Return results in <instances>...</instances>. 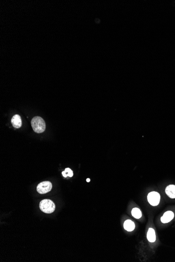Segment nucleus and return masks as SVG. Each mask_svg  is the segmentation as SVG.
Returning a JSON list of instances; mask_svg holds the SVG:
<instances>
[{
  "label": "nucleus",
  "mask_w": 175,
  "mask_h": 262,
  "mask_svg": "<svg viewBox=\"0 0 175 262\" xmlns=\"http://www.w3.org/2000/svg\"><path fill=\"white\" fill-rule=\"evenodd\" d=\"M31 125L33 130L35 132L40 134L43 132L46 129V123L42 118L36 116L31 121Z\"/></svg>",
  "instance_id": "nucleus-1"
},
{
  "label": "nucleus",
  "mask_w": 175,
  "mask_h": 262,
  "mask_svg": "<svg viewBox=\"0 0 175 262\" xmlns=\"http://www.w3.org/2000/svg\"><path fill=\"white\" fill-rule=\"evenodd\" d=\"M41 211L46 214H51L55 210V205L54 202L49 199H44L39 203Z\"/></svg>",
  "instance_id": "nucleus-2"
},
{
  "label": "nucleus",
  "mask_w": 175,
  "mask_h": 262,
  "mask_svg": "<svg viewBox=\"0 0 175 262\" xmlns=\"http://www.w3.org/2000/svg\"><path fill=\"white\" fill-rule=\"evenodd\" d=\"M51 182L45 181L39 183L37 186V191L41 194L48 193L52 189Z\"/></svg>",
  "instance_id": "nucleus-3"
},
{
  "label": "nucleus",
  "mask_w": 175,
  "mask_h": 262,
  "mask_svg": "<svg viewBox=\"0 0 175 262\" xmlns=\"http://www.w3.org/2000/svg\"><path fill=\"white\" fill-rule=\"evenodd\" d=\"M160 199V196L159 194L156 192H151L149 193L147 196L148 203L151 206H156L159 204Z\"/></svg>",
  "instance_id": "nucleus-4"
},
{
  "label": "nucleus",
  "mask_w": 175,
  "mask_h": 262,
  "mask_svg": "<svg viewBox=\"0 0 175 262\" xmlns=\"http://www.w3.org/2000/svg\"><path fill=\"white\" fill-rule=\"evenodd\" d=\"M174 217V214L172 211H166L161 218V221L163 223H166L172 221Z\"/></svg>",
  "instance_id": "nucleus-5"
},
{
  "label": "nucleus",
  "mask_w": 175,
  "mask_h": 262,
  "mask_svg": "<svg viewBox=\"0 0 175 262\" xmlns=\"http://www.w3.org/2000/svg\"><path fill=\"white\" fill-rule=\"evenodd\" d=\"M12 125L15 128H19L22 126V120L20 116L15 115L11 119Z\"/></svg>",
  "instance_id": "nucleus-6"
},
{
  "label": "nucleus",
  "mask_w": 175,
  "mask_h": 262,
  "mask_svg": "<svg viewBox=\"0 0 175 262\" xmlns=\"http://www.w3.org/2000/svg\"><path fill=\"white\" fill-rule=\"evenodd\" d=\"M165 192L170 198H175V185H170L168 186L166 188Z\"/></svg>",
  "instance_id": "nucleus-7"
},
{
  "label": "nucleus",
  "mask_w": 175,
  "mask_h": 262,
  "mask_svg": "<svg viewBox=\"0 0 175 262\" xmlns=\"http://www.w3.org/2000/svg\"><path fill=\"white\" fill-rule=\"evenodd\" d=\"M135 227V225L134 223L131 220H127L124 222V229H125V230H127V231L131 232L134 230Z\"/></svg>",
  "instance_id": "nucleus-8"
},
{
  "label": "nucleus",
  "mask_w": 175,
  "mask_h": 262,
  "mask_svg": "<svg viewBox=\"0 0 175 262\" xmlns=\"http://www.w3.org/2000/svg\"><path fill=\"white\" fill-rule=\"evenodd\" d=\"M147 238L148 241L150 242H154L156 240V235L155 232L152 228H149L148 229V232L147 234Z\"/></svg>",
  "instance_id": "nucleus-9"
},
{
  "label": "nucleus",
  "mask_w": 175,
  "mask_h": 262,
  "mask_svg": "<svg viewBox=\"0 0 175 262\" xmlns=\"http://www.w3.org/2000/svg\"><path fill=\"white\" fill-rule=\"evenodd\" d=\"M132 215L136 219H140L142 217V214L139 209L138 208H134L132 209Z\"/></svg>",
  "instance_id": "nucleus-10"
},
{
  "label": "nucleus",
  "mask_w": 175,
  "mask_h": 262,
  "mask_svg": "<svg viewBox=\"0 0 175 262\" xmlns=\"http://www.w3.org/2000/svg\"><path fill=\"white\" fill-rule=\"evenodd\" d=\"M65 171L67 177H73V171L70 168H66L65 169Z\"/></svg>",
  "instance_id": "nucleus-11"
},
{
  "label": "nucleus",
  "mask_w": 175,
  "mask_h": 262,
  "mask_svg": "<svg viewBox=\"0 0 175 262\" xmlns=\"http://www.w3.org/2000/svg\"><path fill=\"white\" fill-rule=\"evenodd\" d=\"M62 175H63V177H67V175H66V172L65 171L62 172Z\"/></svg>",
  "instance_id": "nucleus-12"
},
{
  "label": "nucleus",
  "mask_w": 175,
  "mask_h": 262,
  "mask_svg": "<svg viewBox=\"0 0 175 262\" xmlns=\"http://www.w3.org/2000/svg\"><path fill=\"white\" fill-rule=\"evenodd\" d=\"M86 182H90V179H86Z\"/></svg>",
  "instance_id": "nucleus-13"
}]
</instances>
